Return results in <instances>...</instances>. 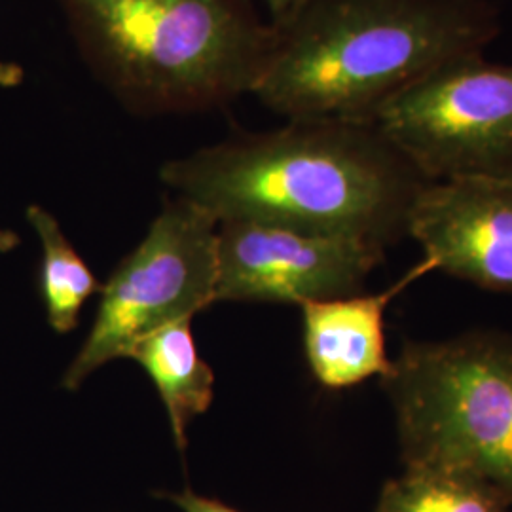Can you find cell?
I'll return each instance as SVG.
<instances>
[{
	"mask_svg": "<svg viewBox=\"0 0 512 512\" xmlns=\"http://www.w3.org/2000/svg\"><path fill=\"white\" fill-rule=\"evenodd\" d=\"M154 497L173 503L183 512H239L219 499L196 494L190 488H184L183 492H154Z\"/></svg>",
	"mask_w": 512,
	"mask_h": 512,
	"instance_id": "obj_13",
	"label": "cell"
},
{
	"mask_svg": "<svg viewBox=\"0 0 512 512\" xmlns=\"http://www.w3.org/2000/svg\"><path fill=\"white\" fill-rule=\"evenodd\" d=\"M374 512H512V499L465 471L403 465V473L382 486Z\"/></svg>",
	"mask_w": 512,
	"mask_h": 512,
	"instance_id": "obj_11",
	"label": "cell"
},
{
	"mask_svg": "<svg viewBox=\"0 0 512 512\" xmlns=\"http://www.w3.org/2000/svg\"><path fill=\"white\" fill-rule=\"evenodd\" d=\"M160 179L217 222L275 224L385 251L408 238L429 184L376 124L346 118L239 133L167 162Z\"/></svg>",
	"mask_w": 512,
	"mask_h": 512,
	"instance_id": "obj_1",
	"label": "cell"
},
{
	"mask_svg": "<svg viewBox=\"0 0 512 512\" xmlns=\"http://www.w3.org/2000/svg\"><path fill=\"white\" fill-rule=\"evenodd\" d=\"M19 245V236L14 230L0 228V253H10Z\"/></svg>",
	"mask_w": 512,
	"mask_h": 512,
	"instance_id": "obj_15",
	"label": "cell"
},
{
	"mask_svg": "<svg viewBox=\"0 0 512 512\" xmlns=\"http://www.w3.org/2000/svg\"><path fill=\"white\" fill-rule=\"evenodd\" d=\"M23 76L25 73L19 65L0 59V88H16L23 82Z\"/></svg>",
	"mask_w": 512,
	"mask_h": 512,
	"instance_id": "obj_14",
	"label": "cell"
},
{
	"mask_svg": "<svg viewBox=\"0 0 512 512\" xmlns=\"http://www.w3.org/2000/svg\"><path fill=\"white\" fill-rule=\"evenodd\" d=\"M25 217L42 247L38 287L48 325L57 334H69L78 327L84 304L93 294L101 293L103 283L78 255L50 211L42 205H29Z\"/></svg>",
	"mask_w": 512,
	"mask_h": 512,
	"instance_id": "obj_12",
	"label": "cell"
},
{
	"mask_svg": "<svg viewBox=\"0 0 512 512\" xmlns=\"http://www.w3.org/2000/svg\"><path fill=\"white\" fill-rule=\"evenodd\" d=\"M217 228L200 205L181 196L165 200L145 239L103 285L90 334L63 374L67 391L129 357L148 334L217 304Z\"/></svg>",
	"mask_w": 512,
	"mask_h": 512,
	"instance_id": "obj_5",
	"label": "cell"
},
{
	"mask_svg": "<svg viewBox=\"0 0 512 512\" xmlns=\"http://www.w3.org/2000/svg\"><path fill=\"white\" fill-rule=\"evenodd\" d=\"M385 249L285 226L226 220L217 228L215 302L302 306L363 291Z\"/></svg>",
	"mask_w": 512,
	"mask_h": 512,
	"instance_id": "obj_7",
	"label": "cell"
},
{
	"mask_svg": "<svg viewBox=\"0 0 512 512\" xmlns=\"http://www.w3.org/2000/svg\"><path fill=\"white\" fill-rule=\"evenodd\" d=\"M408 238L435 272L512 294V181L427 184L412 209Z\"/></svg>",
	"mask_w": 512,
	"mask_h": 512,
	"instance_id": "obj_8",
	"label": "cell"
},
{
	"mask_svg": "<svg viewBox=\"0 0 512 512\" xmlns=\"http://www.w3.org/2000/svg\"><path fill=\"white\" fill-rule=\"evenodd\" d=\"M192 319H181L145 336L131 349L165 406L177 450L184 456L188 427L203 416L215 397V374L198 351Z\"/></svg>",
	"mask_w": 512,
	"mask_h": 512,
	"instance_id": "obj_10",
	"label": "cell"
},
{
	"mask_svg": "<svg viewBox=\"0 0 512 512\" xmlns=\"http://www.w3.org/2000/svg\"><path fill=\"white\" fill-rule=\"evenodd\" d=\"M93 73L141 114L255 92L274 44L253 0H59Z\"/></svg>",
	"mask_w": 512,
	"mask_h": 512,
	"instance_id": "obj_3",
	"label": "cell"
},
{
	"mask_svg": "<svg viewBox=\"0 0 512 512\" xmlns=\"http://www.w3.org/2000/svg\"><path fill=\"white\" fill-rule=\"evenodd\" d=\"M256 99L287 120L370 122L429 74L484 54L501 33L488 0H293Z\"/></svg>",
	"mask_w": 512,
	"mask_h": 512,
	"instance_id": "obj_2",
	"label": "cell"
},
{
	"mask_svg": "<svg viewBox=\"0 0 512 512\" xmlns=\"http://www.w3.org/2000/svg\"><path fill=\"white\" fill-rule=\"evenodd\" d=\"M264 4L268 6V12H270V21L281 18L293 4V0H264Z\"/></svg>",
	"mask_w": 512,
	"mask_h": 512,
	"instance_id": "obj_16",
	"label": "cell"
},
{
	"mask_svg": "<svg viewBox=\"0 0 512 512\" xmlns=\"http://www.w3.org/2000/svg\"><path fill=\"white\" fill-rule=\"evenodd\" d=\"M435 266L421 256L401 279L380 293H353L302 304V342L310 372L325 389L342 391L385 378L393 359L385 344V311Z\"/></svg>",
	"mask_w": 512,
	"mask_h": 512,
	"instance_id": "obj_9",
	"label": "cell"
},
{
	"mask_svg": "<svg viewBox=\"0 0 512 512\" xmlns=\"http://www.w3.org/2000/svg\"><path fill=\"white\" fill-rule=\"evenodd\" d=\"M370 122L429 183L512 181V63L484 54L448 63Z\"/></svg>",
	"mask_w": 512,
	"mask_h": 512,
	"instance_id": "obj_6",
	"label": "cell"
},
{
	"mask_svg": "<svg viewBox=\"0 0 512 512\" xmlns=\"http://www.w3.org/2000/svg\"><path fill=\"white\" fill-rule=\"evenodd\" d=\"M380 382L403 465L465 471L512 499V336L404 340Z\"/></svg>",
	"mask_w": 512,
	"mask_h": 512,
	"instance_id": "obj_4",
	"label": "cell"
}]
</instances>
